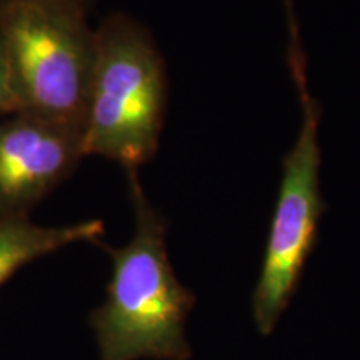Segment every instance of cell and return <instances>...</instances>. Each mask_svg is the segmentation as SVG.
I'll use <instances>...</instances> for the list:
<instances>
[{
    "mask_svg": "<svg viewBox=\"0 0 360 360\" xmlns=\"http://www.w3.org/2000/svg\"><path fill=\"white\" fill-rule=\"evenodd\" d=\"M129 179L135 227L122 247L97 244L112 260L105 299L89 322L101 360H191L187 319L195 295L175 276L167 222L152 205L137 170Z\"/></svg>",
    "mask_w": 360,
    "mask_h": 360,
    "instance_id": "obj_1",
    "label": "cell"
},
{
    "mask_svg": "<svg viewBox=\"0 0 360 360\" xmlns=\"http://www.w3.org/2000/svg\"><path fill=\"white\" fill-rule=\"evenodd\" d=\"M167 109V77L146 27L114 13L96 30V60L82 129L84 154L137 170L155 155Z\"/></svg>",
    "mask_w": 360,
    "mask_h": 360,
    "instance_id": "obj_2",
    "label": "cell"
},
{
    "mask_svg": "<svg viewBox=\"0 0 360 360\" xmlns=\"http://www.w3.org/2000/svg\"><path fill=\"white\" fill-rule=\"evenodd\" d=\"M77 0H0L17 112L84 129L96 30Z\"/></svg>",
    "mask_w": 360,
    "mask_h": 360,
    "instance_id": "obj_3",
    "label": "cell"
},
{
    "mask_svg": "<svg viewBox=\"0 0 360 360\" xmlns=\"http://www.w3.org/2000/svg\"><path fill=\"white\" fill-rule=\"evenodd\" d=\"M299 39L292 35L290 67L300 94L302 125L283 159L276 210L265 244L262 267L252 294V321L260 335L274 334L289 309L305 264L317 242L319 224L326 210L321 192L319 110L305 77V58Z\"/></svg>",
    "mask_w": 360,
    "mask_h": 360,
    "instance_id": "obj_4",
    "label": "cell"
},
{
    "mask_svg": "<svg viewBox=\"0 0 360 360\" xmlns=\"http://www.w3.org/2000/svg\"><path fill=\"white\" fill-rule=\"evenodd\" d=\"M84 157L82 130L25 112L0 119V217L29 215Z\"/></svg>",
    "mask_w": 360,
    "mask_h": 360,
    "instance_id": "obj_5",
    "label": "cell"
},
{
    "mask_svg": "<svg viewBox=\"0 0 360 360\" xmlns=\"http://www.w3.org/2000/svg\"><path fill=\"white\" fill-rule=\"evenodd\" d=\"M102 236L103 222L98 219L45 227L29 215L0 217V287L25 265L80 242L97 244Z\"/></svg>",
    "mask_w": 360,
    "mask_h": 360,
    "instance_id": "obj_6",
    "label": "cell"
},
{
    "mask_svg": "<svg viewBox=\"0 0 360 360\" xmlns=\"http://www.w3.org/2000/svg\"><path fill=\"white\" fill-rule=\"evenodd\" d=\"M17 112V101L13 94L11 72L6 57V49H4L2 37H0V119L12 115Z\"/></svg>",
    "mask_w": 360,
    "mask_h": 360,
    "instance_id": "obj_7",
    "label": "cell"
},
{
    "mask_svg": "<svg viewBox=\"0 0 360 360\" xmlns=\"http://www.w3.org/2000/svg\"><path fill=\"white\" fill-rule=\"evenodd\" d=\"M77 2H80V4H84L85 7H90V2H92V0H77Z\"/></svg>",
    "mask_w": 360,
    "mask_h": 360,
    "instance_id": "obj_8",
    "label": "cell"
}]
</instances>
